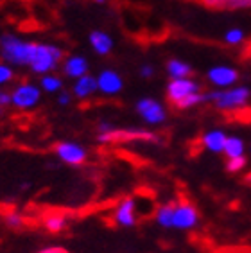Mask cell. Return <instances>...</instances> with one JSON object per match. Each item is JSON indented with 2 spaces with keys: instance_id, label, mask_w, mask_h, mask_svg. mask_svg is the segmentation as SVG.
<instances>
[{
  "instance_id": "obj_1",
  "label": "cell",
  "mask_w": 251,
  "mask_h": 253,
  "mask_svg": "<svg viewBox=\"0 0 251 253\" xmlns=\"http://www.w3.org/2000/svg\"><path fill=\"white\" fill-rule=\"evenodd\" d=\"M205 97H207V102L212 101L219 110L232 112V110L246 106L251 99V90L248 86H228V90H215V92L205 93Z\"/></svg>"
},
{
  "instance_id": "obj_2",
  "label": "cell",
  "mask_w": 251,
  "mask_h": 253,
  "mask_svg": "<svg viewBox=\"0 0 251 253\" xmlns=\"http://www.w3.org/2000/svg\"><path fill=\"white\" fill-rule=\"evenodd\" d=\"M0 49H2L4 59H7L11 63L31 65L34 58V50H36V43H27L13 34H4L0 38Z\"/></svg>"
},
{
  "instance_id": "obj_3",
  "label": "cell",
  "mask_w": 251,
  "mask_h": 253,
  "mask_svg": "<svg viewBox=\"0 0 251 253\" xmlns=\"http://www.w3.org/2000/svg\"><path fill=\"white\" fill-rule=\"evenodd\" d=\"M63 59V50L56 45L36 43L34 58L31 61V68L36 74H47L58 67V61Z\"/></svg>"
},
{
  "instance_id": "obj_4",
  "label": "cell",
  "mask_w": 251,
  "mask_h": 253,
  "mask_svg": "<svg viewBox=\"0 0 251 253\" xmlns=\"http://www.w3.org/2000/svg\"><path fill=\"white\" fill-rule=\"evenodd\" d=\"M199 223V212L192 203H174L172 210V228L174 230H192Z\"/></svg>"
},
{
  "instance_id": "obj_5",
  "label": "cell",
  "mask_w": 251,
  "mask_h": 253,
  "mask_svg": "<svg viewBox=\"0 0 251 253\" xmlns=\"http://www.w3.org/2000/svg\"><path fill=\"white\" fill-rule=\"evenodd\" d=\"M136 113L144 119V122H147L151 126L164 124L165 119H167V112H165L164 104L151 97H144L136 102Z\"/></svg>"
},
{
  "instance_id": "obj_6",
  "label": "cell",
  "mask_w": 251,
  "mask_h": 253,
  "mask_svg": "<svg viewBox=\"0 0 251 253\" xmlns=\"http://www.w3.org/2000/svg\"><path fill=\"white\" fill-rule=\"evenodd\" d=\"M97 138L102 144H110V142H131V140H145V142L156 140V136L151 131H145V129H117V127H113L108 133H99Z\"/></svg>"
},
{
  "instance_id": "obj_7",
  "label": "cell",
  "mask_w": 251,
  "mask_h": 253,
  "mask_svg": "<svg viewBox=\"0 0 251 253\" xmlns=\"http://www.w3.org/2000/svg\"><path fill=\"white\" fill-rule=\"evenodd\" d=\"M113 221L122 228H133L138 221V207L135 198H124L113 210Z\"/></svg>"
},
{
  "instance_id": "obj_8",
  "label": "cell",
  "mask_w": 251,
  "mask_h": 253,
  "mask_svg": "<svg viewBox=\"0 0 251 253\" xmlns=\"http://www.w3.org/2000/svg\"><path fill=\"white\" fill-rule=\"evenodd\" d=\"M40 88L34 84H20L15 88V92L11 93V104L20 110H29V108L36 106L40 102Z\"/></svg>"
},
{
  "instance_id": "obj_9",
  "label": "cell",
  "mask_w": 251,
  "mask_h": 253,
  "mask_svg": "<svg viewBox=\"0 0 251 253\" xmlns=\"http://www.w3.org/2000/svg\"><path fill=\"white\" fill-rule=\"evenodd\" d=\"M56 155L61 162L68 164V166H81L86 162V149L76 142H59L56 146Z\"/></svg>"
},
{
  "instance_id": "obj_10",
  "label": "cell",
  "mask_w": 251,
  "mask_h": 253,
  "mask_svg": "<svg viewBox=\"0 0 251 253\" xmlns=\"http://www.w3.org/2000/svg\"><path fill=\"white\" fill-rule=\"evenodd\" d=\"M196 92H199V84L190 78H174L167 84V97L172 104H178L181 99Z\"/></svg>"
},
{
  "instance_id": "obj_11",
  "label": "cell",
  "mask_w": 251,
  "mask_h": 253,
  "mask_svg": "<svg viewBox=\"0 0 251 253\" xmlns=\"http://www.w3.org/2000/svg\"><path fill=\"white\" fill-rule=\"evenodd\" d=\"M124 86L121 74L115 70H102L97 76V90L102 92L104 95H117Z\"/></svg>"
},
{
  "instance_id": "obj_12",
  "label": "cell",
  "mask_w": 251,
  "mask_h": 253,
  "mask_svg": "<svg viewBox=\"0 0 251 253\" xmlns=\"http://www.w3.org/2000/svg\"><path fill=\"white\" fill-rule=\"evenodd\" d=\"M207 76H208V81L219 88L232 86V84L237 83V79H239V72H237L235 68L224 67V65H217V67L210 68Z\"/></svg>"
},
{
  "instance_id": "obj_13",
  "label": "cell",
  "mask_w": 251,
  "mask_h": 253,
  "mask_svg": "<svg viewBox=\"0 0 251 253\" xmlns=\"http://www.w3.org/2000/svg\"><path fill=\"white\" fill-rule=\"evenodd\" d=\"M226 136L228 135L222 131V129H210V131H207L203 135V138H201V144H203V147L207 149V151L219 155V153H222V149H224Z\"/></svg>"
},
{
  "instance_id": "obj_14",
  "label": "cell",
  "mask_w": 251,
  "mask_h": 253,
  "mask_svg": "<svg viewBox=\"0 0 251 253\" xmlns=\"http://www.w3.org/2000/svg\"><path fill=\"white\" fill-rule=\"evenodd\" d=\"M88 40H90V45L93 47V50L101 56H106L113 50V38L104 31H92Z\"/></svg>"
},
{
  "instance_id": "obj_15",
  "label": "cell",
  "mask_w": 251,
  "mask_h": 253,
  "mask_svg": "<svg viewBox=\"0 0 251 253\" xmlns=\"http://www.w3.org/2000/svg\"><path fill=\"white\" fill-rule=\"evenodd\" d=\"M95 92H97V78L88 76V74L78 78V81L74 84V95L78 99H86Z\"/></svg>"
},
{
  "instance_id": "obj_16",
  "label": "cell",
  "mask_w": 251,
  "mask_h": 253,
  "mask_svg": "<svg viewBox=\"0 0 251 253\" xmlns=\"http://www.w3.org/2000/svg\"><path fill=\"white\" fill-rule=\"evenodd\" d=\"M65 74L68 78H81L84 74H88V61L83 56H70L65 61V67H63Z\"/></svg>"
},
{
  "instance_id": "obj_17",
  "label": "cell",
  "mask_w": 251,
  "mask_h": 253,
  "mask_svg": "<svg viewBox=\"0 0 251 253\" xmlns=\"http://www.w3.org/2000/svg\"><path fill=\"white\" fill-rule=\"evenodd\" d=\"M67 223H68V217L65 214H59V212H52V214L45 215V219H43V226L50 234H59V232H63V230L67 228Z\"/></svg>"
},
{
  "instance_id": "obj_18",
  "label": "cell",
  "mask_w": 251,
  "mask_h": 253,
  "mask_svg": "<svg viewBox=\"0 0 251 253\" xmlns=\"http://www.w3.org/2000/svg\"><path fill=\"white\" fill-rule=\"evenodd\" d=\"M244 140L241 136H226V142H224V149L222 153L228 156V158H233V156H242L244 155Z\"/></svg>"
},
{
  "instance_id": "obj_19",
  "label": "cell",
  "mask_w": 251,
  "mask_h": 253,
  "mask_svg": "<svg viewBox=\"0 0 251 253\" xmlns=\"http://www.w3.org/2000/svg\"><path fill=\"white\" fill-rule=\"evenodd\" d=\"M172 210L174 203L160 205L155 212V219L162 228H172Z\"/></svg>"
},
{
  "instance_id": "obj_20",
  "label": "cell",
  "mask_w": 251,
  "mask_h": 253,
  "mask_svg": "<svg viewBox=\"0 0 251 253\" xmlns=\"http://www.w3.org/2000/svg\"><path fill=\"white\" fill-rule=\"evenodd\" d=\"M167 72H169L170 78H188L192 74V67L181 59H170L167 63Z\"/></svg>"
},
{
  "instance_id": "obj_21",
  "label": "cell",
  "mask_w": 251,
  "mask_h": 253,
  "mask_svg": "<svg viewBox=\"0 0 251 253\" xmlns=\"http://www.w3.org/2000/svg\"><path fill=\"white\" fill-rule=\"evenodd\" d=\"M205 102H207L205 93L196 92V93H190V95H187L185 99H181V101H179L178 104H174V106L179 108V110H188V108L199 106V104H205Z\"/></svg>"
},
{
  "instance_id": "obj_22",
  "label": "cell",
  "mask_w": 251,
  "mask_h": 253,
  "mask_svg": "<svg viewBox=\"0 0 251 253\" xmlns=\"http://www.w3.org/2000/svg\"><path fill=\"white\" fill-rule=\"evenodd\" d=\"M63 86V81L59 78H56V76H45L43 79H42V88H43L45 92H59Z\"/></svg>"
},
{
  "instance_id": "obj_23",
  "label": "cell",
  "mask_w": 251,
  "mask_h": 253,
  "mask_svg": "<svg viewBox=\"0 0 251 253\" xmlns=\"http://www.w3.org/2000/svg\"><path fill=\"white\" fill-rule=\"evenodd\" d=\"M248 160L246 156H233V158H228L226 160V170L228 172H241L244 167H246Z\"/></svg>"
},
{
  "instance_id": "obj_24",
  "label": "cell",
  "mask_w": 251,
  "mask_h": 253,
  "mask_svg": "<svg viewBox=\"0 0 251 253\" xmlns=\"http://www.w3.org/2000/svg\"><path fill=\"white\" fill-rule=\"evenodd\" d=\"M251 0H222V9H250Z\"/></svg>"
},
{
  "instance_id": "obj_25",
  "label": "cell",
  "mask_w": 251,
  "mask_h": 253,
  "mask_svg": "<svg viewBox=\"0 0 251 253\" xmlns=\"http://www.w3.org/2000/svg\"><path fill=\"white\" fill-rule=\"evenodd\" d=\"M242 40H244V31L242 29H230L226 34H224V42L230 45L241 43Z\"/></svg>"
},
{
  "instance_id": "obj_26",
  "label": "cell",
  "mask_w": 251,
  "mask_h": 253,
  "mask_svg": "<svg viewBox=\"0 0 251 253\" xmlns=\"http://www.w3.org/2000/svg\"><path fill=\"white\" fill-rule=\"evenodd\" d=\"M5 224L9 228H20L24 224V215L20 212H9V214H5Z\"/></svg>"
},
{
  "instance_id": "obj_27",
  "label": "cell",
  "mask_w": 251,
  "mask_h": 253,
  "mask_svg": "<svg viewBox=\"0 0 251 253\" xmlns=\"http://www.w3.org/2000/svg\"><path fill=\"white\" fill-rule=\"evenodd\" d=\"M13 79V70L9 67H5V65H0V84L7 83Z\"/></svg>"
},
{
  "instance_id": "obj_28",
  "label": "cell",
  "mask_w": 251,
  "mask_h": 253,
  "mask_svg": "<svg viewBox=\"0 0 251 253\" xmlns=\"http://www.w3.org/2000/svg\"><path fill=\"white\" fill-rule=\"evenodd\" d=\"M140 76L142 78H145V79H149V78H153L155 76V67L153 65H142L140 67Z\"/></svg>"
},
{
  "instance_id": "obj_29",
  "label": "cell",
  "mask_w": 251,
  "mask_h": 253,
  "mask_svg": "<svg viewBox=\"0 0 251 253\" xmlns=\"http://www.w3.org/2000/svg\"><path fill=\"white\" fill-rule=\"evenodd\" d=\"M201 4L212 9H222V0H201Z\"/></svg>"
},
{
  "instance_id": "obj_30",
  "label": "cell",
  "mask_w": 251,
  "mask_h": 253,
  "mask_svg": "<svg viewBox=\"0 0 251 253\" xmlns=\"http://www.w3.org/2000/svg\"><path fill=\"white\" fill-rule=\"evenodd\" d=\"M38 253H68L65 248H61V246H47V248L40 250Z\"/></svg>"
},
{
  "instance_id": "obj_31",
  "label": "cell",
  "mask_w": 251,
  "mask_h": 253,
  "mask_svg": "<svg viewBox=\"0 0 251 253\" xmlns=\"http://www.w3.org/2000/svg\"><path fill=\"white\" fill-rule=\"evenodd\" d=\"M70 101H72V95L68 92H61L58 97V102L61 104V106H67V104H70Z\"/></svg>"
},
{
  "instance_id": "obj_32",
  "label": "cell",
  "mask_w": 251,
  "mask_h": 253,
  "mask_svg": "<svg viewBox=\"0 0 251 253\" xmlns=\"http://www.w3.org/2000/svg\"><path fill=\"white\" fill-rule=\"evenodd\" d=\"M113 124H111V122H106V121H102L101 124H99V126H97V131L99 133H108V131H111V129H113Z\"/></svg>"
},
{
  "instance_id": "obj_33",
  "label": "cell",
  "mask_w": 251,
  "mask_h": 253,
  "mask_svg": "<svg viewBox=\"0 0 251 253\" xmlns=\"http://www.w3.org/2000/svg\"><path fill=\"white\" fill-rule=\"evenodd\" d=\"M7 104H11V93L0 92V108L7 106Z\"/></svg>"
},
{
  "instance_id": "obj_34",
  "label": "cell",
  "mask_w": 251,
  "mask_h": 253,
  "mask_svg": "<svg viewBox=\"0 0 251 253\" xmlns=\"http://www.w3.org/2000/svg\"><path fill=\"white\" fill-rule=\"evenodd\" d=\"M95 2H97V4H106L108 0H95Z\"/></svg>"
},
{
  "instance_id": "obj_35",
  "label": "cell",
  "mask_w": 251,
  "mask_h": 253,
  "mask_svg": "<svg viewBox=\"0 0 251 253\" xmlns=\"http://www.w3.org/2000/svg\"><path fill=\"white\" fill-rule=\"evenodd\" d=\"M248 183H250V187H251V174H248Z\"/></svg>"
}]
</instances>
